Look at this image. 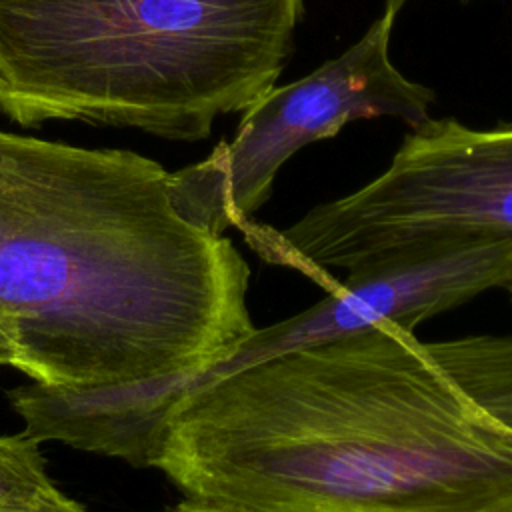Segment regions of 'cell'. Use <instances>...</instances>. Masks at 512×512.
Masks as SVG:
<instances>
[{"mask_svg": "<svg viewBox=\"0 0 512 512\" xmlns=\"http://www.w3.org/2000/svg\"><path fill=\"white\" fill-rule=\"evenodd\" d=\"M250 268L180 170L0 130V326L54 388L208 368L254 330Z\"/></svg>", "mask_w": 512, "mask_h": 512, "instance_id": "obj_1", "label": "cell"}, {"mask_svg": "<svg viewBox=\"0 0 512 512\" xmlns=\"http://www.w3.org/2000/svg\"><path fill=\"white\" fill-rule=\"evenodd\" d=\"M150 466L234 512H512V428L392 322L194 388Z\"/></svg>", "mask_w": 512, "mask_h": 512, "instance_id": "obj_2", "label": "cell"}, {"mask_svg": "<svg viewBox=\"0 0 512 512\" xmlns=\"http://www.w3.org/2000/svg\"><path fill=\"white\" fill-rule=\"evenodd\" d=\"M304 0H0V112L204 140L276 86Z\"/></svg>", "mask_w": 512, "mask_h": 512, "instance_id": "obj_3", "label": "cell"}, {"mask_svg": "<svg viewBox=\"0 0 512 512\" xmlns=\"http://www.w3.org/2000/svg\"><path fill=\"white\" fill-rule=\"evenodd\" d=\"M266 262L320 282L470 242L512 240V124L470 128L428 120L402 140L388 168L362 188L310 208L284 230L244 220Z\"/></svg>", "mask_w": 512, "mask_h": 512, "instance_id": "obj_4", "label": "cell"}, {"mask_svg": "<svg viewBox=\"0 0 512 512\" xmlns=\"http://www.w3.org/2000/svg\"><path fill=\"white\" fill-rule=\"evenodd\" d=\"M392 28L394 20L380 16L336 58L296 82L272 86L242 110L232 140L180 170L194 208L214 232L250 220L286 160L348 122L392 116L416 128L430 120L436 94L392 64Z\"/></svg>", "mask_w": 512, "mask_h": 512, "instance_id": "obj_5", "label": "cell"}, {"mask_svg": "<svg viewBox=\"0 0 512 512\" xmlns=\"http://www.w3.org/2000/svg\"><path fill=\"white\" fill-rule=\"evenodd\" d=\"M426 344L472 400L512 428V336L478 334Z\"/></svg>", "mask_w": 512, "mask_h": 512, "instance_id": "obj_6", "label": "cell"}, {"mask_svg": "<svg viewBox=\"0 0 512 512\" xmlns=\"http://www.w3.org/2000/svg\"><path fill=\"white\" fill-rule=\"evenodd\" d=\"M0 508L76 512L82 506L54 486L38 442L18 434L0 436Z\"/></svg>", "mask_w": 512, "mask_h": 512, "instance_id": "obj_7", "label": "cell"}, {"mask_svg": "<svg viewBox=\"0 0 512 512\" xmlns=\"http://www.w3.org/2000/svg\"><path fill=\"white\" fill-rule=\"evenodd\" d=\"M160 512H234V510H226V508H218V506H208V504H200V502L184 498L180 504L170 506V508L160 510Z\"/></svg>", "mask_w": 512, "mask_h": 512, "instance_id": "obj_8", "label": "cell"}, {"mask_svg": "<svg viewBox=\"0 0 512 512\" xmlns=\"http://www.w3.org/2000/svg\"><path fill=\"white\" fill-rule=\"evenodd\" d=\"M14 360H16V350H14V344L12 340L8 338V334L2 330L0 326V364H10L14 366Z\"/></svg>", "mask_w": 512, "mask_h": 512, "instance_id": "obj_9", "label": "cell"}, {"mask_svg": "<svg viewBox=\"0 0 512 512\" xmlns=\"http://www.w3.org/2000/svg\"><path fill=\"white\" fill-rule=\"evenodd\" d=\"M406 2L408 0H384V14L382 16H386L390 20H396L398 12L404 8Z\"/></svg>", "mask_w": 512, "mask_h": 512, "instance_id": "obj_10", "label": "cell"}, {"mask_svg": "<svg viewBox=\"0 0 512 512\" xmlns=\"http://www.w3.org/2000/svg\"><path fill=\"white\" fill-rule=\"evenodd\" d=\"M502 288H506V292L510 294V300H512V272H510V276H508V280L504 282V286Z\"/></svg>", "mask_w": 512, "mask_h": 512, "instance_id": "obj_11", "label": "cell"}, {"mask_svg": "<svg viewBox=\"0 0 512 512\" xmlns=\"http://www.w3.org/2000/svg\"><path fill=\"white\" fill-rule=\"evenodd\" d=\"M0 512H40V510H8V508H0ZM76 512H86L84 508L76 510Z\"/></svg>", "mask_w": 512, "mask_h": 512, "instance_id": "obj_12", "label": "cell"}]
</instances>
